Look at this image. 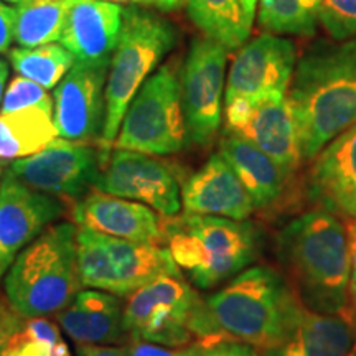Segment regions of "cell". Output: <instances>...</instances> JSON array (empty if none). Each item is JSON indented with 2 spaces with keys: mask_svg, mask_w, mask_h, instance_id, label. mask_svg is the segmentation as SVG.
<instances>
[{
  "mask_svg": "<svg viewBox=\"0 0 356 356\" xmlns=\"http://www.w3.org/2000/svg\"><path fill=\"white\" fill-rule=\"evenodd\" d=\"M302 300L269 267H249L203 299L191 330L197 341L233 340L269 351L284 340Z\"/></svg>",
  "mask_w": 356,
  "mask_h": 356,
  "instance_id": "1",
  "label": "cell"
},
{
  "mask_svg": "<svg viewBox=\"0 0 356 356\" xmlns=\"http://www.w3.org/2000/svg\"><path fill=\"white\" fill-rule=\"evenodd\" d=\"M304 162L356 122V37L318 43L300 60L287 91Z\"/></svg>",
  "mask_w": 356,
  "mask_h": 356,
  "instance_id": "2",
  "label": "cell"
},
{
  "mask_svg": "<svg viewBox=\"0 0 356 356\" xmlns=\"http://www.w3.org/2000/svg\"><path fill=\"white\" fill-rule=\"evenodd\" d=\"M279 252L302 304L351 320V239L340 216L320 208L293 218L279 233Z\"/></svg>",
  "mask_w": 356,
  "mask_h": 356,
  "instance_id": "3",
  "label": "cell"
},
{
  "mask_svg": "<svg viewBox=\"0 0 356 356\" xmlns=\"http://www.w3.org/2000/svg\"><path fill=\"white\" fill-rule=\"evenodd\" d=\"M76 234L73 222L50 225L8 267L6 299L22 318L58 314L81 291Z\"/></svg>",
  "mask_w": 356,
  "mask_h": 356,
  "instance_id": "4",
  "label": "cell"
},
{
  "mask_svg": "<svg viewBox=\"0 0 356 356\" xmlns=\"http://www.w3.org/2000/svg\"><path fill=\"white\" fill-rule=\"evenodd\" d=\"M162 225L173 261L198 289L233 279L256 257V233L246 221L185 211L163 218Z\"/></svg>",
  "mask_w": 356,
  "mask_h": 356,
  "instance_id": "5",
  "label": "cell"
},
{
  "mask_svg": "<svg viewBox=\"0 0 356 356\" xmlns=\"http://www.w3.org/2000/svg\"><path fill=\"white\" fill-rule=\"evenodd\" d=\"M177 29L149 8H124L122 29L111 56L106 79V115L99 147L111 150L124 114L145 79L175 47Z\"/></svg>",
  "mask_w": 356,
  "mask_h": 356,
  "instance_id": "6",
  "label": "cell"
},
{
  "mask_svg": "<svg viewBox=\"0 0 356 356\" xmlns=\"http://www.w3.org/2000/svg\"><path fill=\"white\" fill-rule=\"evenodd\" d=\"M78 269L84 289L127 297L165 275H181L167 246L129 241L78 228Z\"/></svg>",
  "mask_w": 356,
  "mask_h": 356,
  "instance_id": "7",
  "label": "cell"
},
{
  "mask_svg": "<svg viewBox=\"0 0 356 356\" xmlns=\"http://www.w3.org/2000/svg\"><path fill=\"white\" fill-rule=\"evenodd\" d=\"M188 139L175 63L150 74L124 114L115 149L155 157L178 154Z\"/></svg>",
  "mask_w": 356,
  "mask_h": 356,
  "instance_id": "8",
  "label": "cell"
},
{
  "mask_svg": "<svg viewBox=\"0 0 356 356\" xmlns=\"http://www.w3.org/2000/svg\"><path fill=\"white\" fill-rule=\"evenodd\" d=\"M202 297L184 275H165L137 289L124 302V330L131 340L172 348L195 343L191 330Z\"/></svg>",
  "mask_w": 356,
  "mask_h": 356,
  "instance_id": "9",
  "label": "cell"
},
{
  "mask_svg": "<svg viewBox=\"0 0 356 356\" xmlns=\"http://www.w3.org/2000/svg\"><path fill=\"white\" fill-rule=\"evenodd\" d=\"M229 51L204 37L190 44L180 73L186 131L193 144L210 147L222 122Z\"/></svg>",
  "mask_w": 356,
  "mask_h": 356,
  "instance_id": "10",
  "label": "cell"
},
{
  "mask_svg": "<svg viewBox=\"0 0 356 356\" xmlns=\"http://www.w3.org/2000/svg\"><path fill=\"white\" fill-rule=\"evenodd\" d=\"M95 188L144 203L163 218L181 211V186L167 160L134 150L101 149V168Z\"/></svg>",
  "mask_w": 356,
  "mask_h": 356,
  "instance_id": "11",
  "label": "cell"
},
{
  "mask_svg": "<svg viewBox=\"0 0 356 356\" xmlns=\"http://www.w3.org/2000/svg\"><path fill=\"white\" fill-rule=\"evenodd\" d=\"M99 168L101 147L56 137L40 152L13 160L7 170L35 191L78 202L95 186Z\"/></svg>",
  "mask_w": 356,
  "mask_h": 356,
  "instance_id": "12",
  "label": "cell"
},
{
  "mask_svg": "<svg viewBox=\"0 0 356 356\" xmlns=\"http://www.w3.org/2000/svg\"><path fill=\"white\" fill-rule=\"evenodd\" d=\"M226 131L238 134L269 155L287 175L304 162L287 95L225 102Z\"/></svg>",
  "mask_w": 356,
  "mask_h": 356,
  "instance_id": "13",
  "label": "cell"
},
{
  "mask_svg": "<svg viewBox=\"0 0 356 356\" xmlns=\"http://www.w3.org/2000/svg\"><path fill=\"white\" fill-rule=\"evenodd\" d=\"M297 65L292 40L264 33L249 40L236 53L226 78L225 102L287 95Z\"/></svg>",
  "mask_w": 356,
  "mask_h": 356,
  "instance_id": "14",
  "label": "cell"
},
{
  "mask_svg": "<svg viewBox=\"0 0 356 356\" xmlns=\"http://www.w3.org/2000/svg\"><path fill=\"white\" fill-rule=\"evenodd\" d=\"M61 200L26 186L12 172L0 180V280L24 249L63 215Z\"/></svg>",
  "mask_w": 356,
  "mask_h": 356,
  "instance_id": "15",
  "label": "cell"
},
{
  "mask_svg": "<svg viewBox=\"0 0 356 356\" xmlns=\"http://www.w3.org/2000/svg\"><path fill=\"white\" fill-rule=\"evenodd\" d=\"M109 65L74 61L53 91V121L58 136L68 140L99 139L106 115V79Z\"/></svg>",
  "mask_w": 356,
  "mask_h": 356,
  "instance_id": "16",
  "label": "cell"
},
{
  "mask_svg": "<svg viewBox=\"0 0 356 356\" xmlns=\"http://www.w3.org/2000/svg\"><path fill=\"white\" fill-rule=\"evenodd\" d=\"M122 12L109 0H68L60 43L76 63L109 65L121 35Z\"/></svg>",
  "mask_w": 356,
  "mask_h": 356,
  "instance_id": "17",
  "label": "cell"
},
{
  "mask_svg": "<svg viewBox=\"0 0 356 356\" xmlns=\"http://www.w3.org/2000/svg\"><path fill=\"white\" fill-rule=\"evenodd\" d=\"M73 220L83 229L129 239L165 244L162 220L144 203L91 190L74 203Z\"/></svg>",
  "mask_w": 356,
  "mask_h": 356,
  "instance_id": "18",
  "label": "cell"
},
{
  "mask_svg": "<svg viewBox=\"0 0 356 356\" xmlns=\"http://www.w3.org/2000/svg\"><path fill=\"white\" fill-rule=\"evenodd\" d=\"M309 195L312 202L337 216H356V122L328 142L312 159Z\"/></svg>",
  "mask_w": 356,
  "mask_h": 356,
  "instance_id": "19",
  "label": "cell"
},
{
  "mask_svg": "<svg viewBox=\"0 0 356 356\" xmlns=\"http://www.w3.org/2000/svg\"><path fill=\"white\" fill-rule=\"evenodd\" d=\"M181 208L193 215L236 221H246L256 210L246 186L218 152L181 186Z\"/></svg>",
  "mask_w": 356,
  "mask_h": 356,
  "instance_id": "20",
  "label": "cell"
},
{
  "mask_svg": "<svg viewBox=\"0 0 356 356\" xmlns=\"http://www.w3.org/2000/svg\"><path fill=\"white\" fill-rule=\"evenodd\" d=\"M122 297L83 289L56 314L58 327L76 346L115 345L126 335Z\"/></svg>",
  "mask_w": 356,
  "mask_h": 356,
  "instance_id": "21",
  "label": "cell"
},
{
  "mask_svg": "<svg viewBox=\"0 0 356 356\" xmlns=\"http://www.w3.org/2000/svg\"><path fill=\"white\" fill-rule=\"evenodd\" d=\"M351 348V320L300 304L284 340L266 356H348Z\"/></svg>",
  "mask_w": 356,
  "mask_h": 356,
  "instance_id": "22",
  "label": "cell"
},
{
  "mask_svg": "<svg viewBox=\"0 0 356 356\" xmlns=\"http://www.w3.org/2000/svg\"><path fill=\"white\" fill-rule=\"evenodd\" d=\"M221 155L229 163L251 195L256 210L270 208L284 197L291 175L280 168L269 155L233 132H225L220 140Z\"/></svg>",
  "mask_w": 356,
  "mask_h": 356,
  "instance_id": "23",
  "label": "cell"
},
{
  "mask_svg": "<svg viewBox=\"0 0 356 356\" xmlns=\"http://www.w3.org/2000/svg\"><path fill=\"white\" fill-rule=\"evenodd\" d=\"M58 136L53 111L32 106L0 113V162L40 152Z\"/></svg>",
  "mask_w": 356,
  "mask_h": 356,
  "instance_id": "24",
  "label": "cell"
},
{
  "mask_svg": "<svg viewBox=\"0 0 356 356\" xmlns=\"http://www.w3.org/2000/svg\"><path fill=\"white\" fill-rule=\"evenodd\" d=\"M190 20L204 38L238 51L252 32V19L241 0H185Z\"/></svg>",
  "mask_w": 356,
  "mask_h": 356,
  "instance_id": "25",
  "label": "cell"
},
{
  "mask_svg": "<svg viewBox=\"0 0 356 356\" xmlns=\"http://www.w3.org/2000/svg\"><path fill=\"white\" fill-rule=\"evenodd\" d=\"M68 0H22L15 7L13 42L32 48L60 42Z\"/></svg>",
  "mask_w": 356,
  "mask_h": 356,
  "instance_id": "26",
  "label": "cell"
},
{
  "mask_svg": "<svg viewBox=\"0 0 356 356\" xmlns=\"http://www.w3.org/2000/svg\"><path fill=\"white\" fill-rule=\"evenodd\" d=\"M8 60L17 74L32 79L44 89H55L74 65V56L61 43L12 48Z\"/></svg>",
  "mask_w": 356,
  "mask_h": 356,
  "instance_id": "27",
  "label": "cell"
},
{
  "mask_svg": "<svg viewBox=\"0 0 356 356\" xmlns=\"http://www.w3.org/2000/svg\"><path fill=\"white\" fill-rule=\"evenodd\" d=\"M2 356H71L61 328L47 317L24 318L8 338Z\"/></svg>",
  "mask_w": 356,
  "mask_h": 356,
  "instance_id": "28",
  "label": "cell"
},
{
  "mask_svg": "<svg viewBox=\"0 0 356 356\" xmlns=\"http://www.w3.org/2000/svg\"><path fill=\"white\" fill-rule=\"evenodd\" d=\"M257 20L267 33L297 37H314L318 24L302 0H257Z\"/></svg>",
  "mask_w": 356,
  "mask_h": 356,
  "instance_id": "29",
  "label": "cell"
},
{
  "mask_svg": "<svg viewBox=\"0 0 356 356\" xmlns=\"http://www.w3.org/2000/svg\"><path fill=\"white\" fill-rule=\"evenodd\" d=\"M318 24L333 40L356 37V0H318Z\"/></svg>",
  "mask_w": 356,
  "mask_h": 356,
  "instance_id": "30",
  "label": "cell"
},
{
  "mask_svg": "<svg viewBox=\"0 0 356 356\" xmlns=\"http://www.w3.org/2000/svg\"><path fill=\"white\" fill-rule=\"evenodd\" d=\"M47 91L48 89L40 86L38 83L19 74L6 88L2 102H0V113H12V111L32 108V106L53 111L55 102Z\"/></svg>",
  "mask_w": 356,
  "mask_h": 356,
  "instance_id": "31",
  "label": "cell"
},
{
  "mask_svg": "<svg viewBox=\"0 0 356 356\" xmlns=\"http://www.w3.org/2000/svg\"><path fill=\"white\" fill-rule=\"evenodd\" d=\"M191 356H261L254 346L233 340L197 341L191 345Z\"/></svg>",
  "mask_w": 356,
  "mask_h": 356,
  "instance_id": "32",
  "label": "cell"
},
{
  "mask_svg": "<svg viewBox=\"0 0 356 356\" xmlns=\"http://www.w3.org/2000/svg\"><path fill=\"white\" fill-rule=\"evenodd\" d=\"M126 348L129 356H191V345L172 348V346L150 343V341L131 340Z\"/></svg>",
  "mask_w": 356,
  "mask_h": 356,
  "instance_id": "33",
  "label": "cell"
},
{
  "mask_svg": "<svg viewBox=\"0 0 356 356\" xmlns=\"http://www.w3.org/2000/svg\"><path fill=\"white\" fill-rule=\"evenodd\" d=\"M22 322H24V318L12 309L8 302L0 297V356L3 353L8 338L20 327Z\"/></svg>",
  "mask_w": 356,
  "mask_h": 356,
  "instance_id": "34",
  "label": "cell"
},
{
  "mask_svg": "<svg viewBox=\"0 0 356 356\" xmlns=\"http://www.w3.org/2000/svg\"><path fill=\"white\" fill-rule=\"evenodd\" d=\"M15 7L0 0V53H8L13 43Z\"/></svg>",
  "mask_w": 356,
  "mask_h": 356,
  "instance_id": "35",
  "label": "cell"
},
{
  "mask_svg": "<svg viewBox=\"0 0 356 356\" xmlns=\"http://www.w3.org/2000/svg\"><path fill=\"white\" fill-rule=\"evenodd\" d=\"M109 2H131L134 6H139L144 8H150V10L159 12H173L178 10L184 3V0H109Z\"/></svg>",
  "mask_w": 356,
  "mask_h": 356,
  "instance_id": "36",
  "label": "cell"
},
{
  "mask_svg": "<svg viewBox=\"0 0 356 356\" xmlns=\"http://www.w3.org/2000/svg\"><path fill=\"white\" fill-rule=\"evenodd\" d=\"M76 356H129V353L126 346L95 345V346H78Z\"/></svg>",
  "mask_w": 356,
  "mask_h": 356,
  "instance_id": "37",
  "label": "cell"
},
{
  "mask_svg": "<svg viewBox=\"0 0 356 356\" xmlns=\"http://www.w3.org/2000/svg\"><path fill=\"white\" fill-rule=\"evenodd\" d=\"M351 275L348 289V310L350 317H353L356 312V238H351Z\"/></svg>",
  "mask_w": 356,
  "mask_h": 356,
  "instance_id": "38",
  "label": "cell"
},
{
  "mask_svg": "<svg viewBox=\"0 0 356 356\" xmlns=\"http://www.w3.org/2000/svg\"><path fill=\"white\" fill-rule=\"evenodd\" d=\"M7 79H8V65L7 61H3L2 58H0V102H2L3 92H6Z\"/></svg>",
  "mask_w": 356,
  "mask_h": 356,
  "instance_id": "39",
  "label": "cell"
},
{
  "mask_svg": "<svg viewBox=\"0 0 356 356\" xmlns=\"http://www.w3.org/2000/svg\"><path fill=\"white\" fill-rule=\"evenodd\" d=\"M244 10H246V13L249 15V19L254 20V15L257 12V0H241Z\"/></svg>",
  "mask_w": 356,
  "mask_h": 356,
  "instance_id": "40",
  "label": "cell"
},
{
  "mask_svg": "<svg viewBox=\"0 0 356 356\" xmlns=\"http://www.w3.org/2000/svg\"><path fill=\"white\" fill-rule=\"evenodd\" d=\"M350 236L351 238H356V216L353 220V225H351V228H350Z\"/></svg>",
  "mask_w": 356,
  "mask_h": 356,
  "instance_id": "41",
  "label": "cell"
},
{
  "mask_svg": "<svg viewBox=\"0 0 356 356\" xmlns=\"http://www.w3.org/2000/svg\"><path fill=\"white\" fill-rule=\"evenodd\" d=\"M3 2H7V3H19V2H22V0H3Z\"/></svg>",
  "mask_w": 356,
  "mask_h": 356,
  "instance_id": "42",
  "label": "cell"
},
{
  "mask_svg": "<svg viewBox=\"0 0 356 356\" xmlns=\"http://www.w3.org/2000/svg\"><path fill=\"white\" fill-rule=\"evenodd\" d=\"M3 172H6V170H3V167L0 165V180H2V177H3Z\"/></svg>",
  "mask_w": 356,
  "mask_h": 356,
  "instance_id": "43",
  "label": "cell"
},
{
  "mask_svg": "<svg viewBox=\"0 0 356 356\" xmlns=\"http://www.w3.org/2000/svg\"><path fill=\"white\" fill-rule=\"evenodd\" d=\"M348 356H356V355H355V350H353V351H351V353H350Z\"/></svg>",
  "mask_w": 356,
  "mask_h": 356,
  "instance_id": "44",
  "label": "cell"
},
{
  "mask_svg": "<svg viewBox=\"0 0 356 356\" xmlns=\"http://www.w3.org/2000/svg\"><path fill=\"white\" fill-rule=\"evenodd\" d=\"M355 355H356V350H355Z\"/></svg>",
  "mask_w": 356,
  "mask_h": 356,
  "instance_id": "45",
  "label": "cell"
}]
</instances>
